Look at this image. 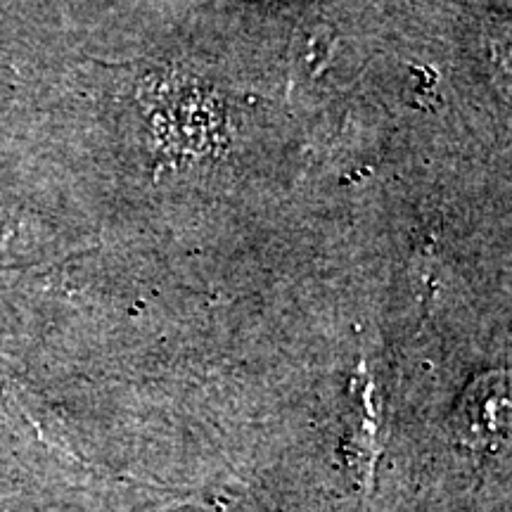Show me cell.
<instances>
[{
  "instance_id": "cell-1",
  "label": "cell",
  "mask_w": 512,
  "mask_h": 512,
  "mask_svg": "<svg viewBox=\"0 0 512 512\" xmlns=\"http://www.w3.org/2000/svg\"><path fill=\"white\" fill-rule=\"evenodd\" d=\"M453 430L463 446L472 451H498L512 432V375H479L460 396Z\"/></svg>"
}]
</instances>
